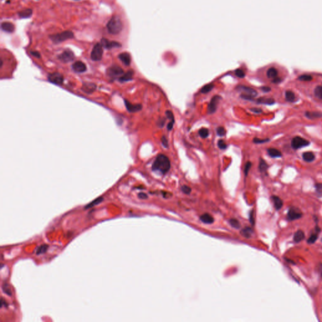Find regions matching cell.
Instances as JSON below:
<instances>
[{
  "label": "cell",
  "mask_w": 322,
  "mask_h": 322,
  "mask_svg": "<svg viewBox=\"0 0 322 322\" xmlns=\"http://www.w3.org/2000/svg\"><path fill=\"white\" fill-rule=\"evenodd\" d=\"M171 168L169 159L164 154H159L157 156L152 164V170L158 171L162 174L168 173Z\"/></svg>",
  "instance_id": "obj_1"
},
{
  "label": "cell",
  "mask_w": 322,
  "mask_h": 322,
  "mask_svg": "<svg viewBox=\"0 0 322 322\" xmlns=\"http://www.w3.org/2000/svg\"><path fill=\"white\" fill-rule=\"evenodd\" d=\"M108 30L111 34L116 35L122 30L123 23L118 16H113L107 23Z\"/></svg>",
  "instance_id": "obj_2"
},
{
  "label": "cell",
  "mask_w": 322,
  "mask_h": 322,
  "mask_svg": "<svg viewBox=\"0 0 322 322\" xmlns=\"http://www.w3.org/2000/svg\"><path fill=\"white\" fill-rule=\"evenodd\" d=\"M73 38H74V33H73V32L69 30L64 31L50 36V39L55 44L61 43L62 42H64L67 40L71 39Z\"/></svg>",
  "instance_id": "obj_3"
},
{
  "label": "cell",
  "mask_w": 322,
  "mask_h": 322,
  "mask_svg": "<svg viewBox=\"0 0 322 322\" xmlns=\"http://www.w3.org/2000/svg\"><path fill=\"white\" fill-rule=\"evenodd\" d=\"M309 144L310 143H309L308 140L299 136H296L292 138L291 140V147L292 149L295 150L306 147V146L309 145Z\"/></svg>",
  "instance_id": "obj_4"
},
{
  "label": "cell",
  "mask_w": 322,
  "mask_h": 322,
  "mask_svg": "<svg viewBox=\"0 0 322 322\" xmlns=\"http://www.w3.org/2000/svg\"><path fill=\"white\" fill-rule=\"evenodd\" d=\"M103 54V46L101 43L95 44L91 53V58L93 61H99L102 58Z\"/></svg>",
  "instance_id": "obj_5"
},
{
  "label": "cell",
  "mask_w": 322,
  "mask_h": 322,
  "mask_svg": "<svg viewBox=\"0 0 322 322\" xmlns=\"http://www.w3.org/2000/svg\"><path fill=\"white\" fill-rule=\"evenodd\" d=\"M106 73L108 76L112 78H115L116 77H118L121 76V75H123L124 73L123 70L120 67L116 65L111 66L110 68L108 69Z\"/></svg>",
  "instance_id": "obj_6"
},
{
  "label": "cell",
  "mask_w": 322,
  "mask_h": 322,
  "mask_svg": "<svg viewBox=\"0 0 322 322\" xmlns=\"http://www.w3.org/2000/svg\"><path fill=\"white\" fill-rule=\"evenodd\" d=\"M303 213L298 208L296 207H291L287 213V219L290 221H293L295 220L299 219L302 217Z\"/></svg>",
  "instance_id": "obj_7"
},
{
  "label": "cell",
  "mask_w": 322,
  "mask_h": 322,
  "mask_svg": "<svg viewBox=\"0 0 322 322\" xmlns=\"http://www.w3.org/2000/svg\"><path fill=\"white\" fill-rule=\"evenodd\" d=\"M236 89L238 91L242 92L244 94L248 95L249 97H251L252 98L256 97L257 96V92L255 89L248 86H244V85H239L237 86Z\"/></svg>",
  "instance_id": "obj_8"
},
{
  "label": "cell",
  "mask_w": 322,
  "mask_h": 322,
  "mask_svg": "<svg viewBox=\"0 0 322 322\" xmlns=\"http://www.w3.org/2000/svg\"><path fill=\"white\" fill-rule=\"evenodd\" d=\"M74 54L73 51H70V50H66L62 52L61 55L58 56V58L62 62H69L74 59Z\"/></svg>",
  "instance_id": "obj_9"
},
{
  "label": "cell",
  "mask_w": 322,
  "mask_h": 322,
  "mask_svg": "<svg viewBox=\"0 0 322 322\" xmlns=\"http://www.w3.org/2000/svg\"><path fill=\"white\" fill-rule=\"evenodd\" d=\"M48 79L50 82L57 85H61L64 81L63 76L58 73H54L50 74L48 76Z\"/></svg>",
  "instance_id": "obj_10"
},
{
  "label": "cell",
  "mask_w": 322,
  "mask_h": 322,
  "mask_svg": "<svg viewBox=\"0 0 322 322\" xmlns=\"http://www.w3.org/2000/svg\"><path fill=\"white\" fill-rule=\"evenodd\" d=\"M220 98L221 97L218 95H216L212 98L208 108V111L209 114H213L216 111Z\"/></svg>",
  "instance_id": "obj_11"
},
{
  "label": "cell",
  "mask_w": 322,
  "mask_h": 322,
  "mask_svg": "<svg viewBox=\"0 0 322 322\" xmlns=\"http://www.w3.org/2000/svg\"><path fill=\"white\" fill-rule=\"evenodd\" d=\"M101 44L102 45L103 47L106 48V49H111L113 48H117L120 47L121 44L115 41H109L108 39H102L101 40Z\"/></svg>",
  "instance_id": "obj_12"
},
{
  "label": "cell",
  "mask_w": 322,
  "mask_h": 322,
  "mask_svg": "<svg viewBox=\"0 0 322 322\" xmlns=\"http://www.w3.org/2000/svg\"><path fill=\"white\" fill-rule=\"evenodd\" d=\"M72 68L74 70V71H75V72L78 73H84L87 69L86 64L84 63V62L80 61H78L76 62H75L72 66Z\"/></svg>",
  "instance_id": "obj_13"
},
{
  "label": "cell",
  "mask_w": 322,
  "mask_h": 322,
  "mask_svg": "<svg viewBox=\"0 0 322 322\" xmlns=\"http://www.w3.org/2000/svg\"><path fill=\"white\" fill-rule=\"evenodd\" d=\"M125 106H126L127 110L130 113H135L137 112L142 110V105L140 104H133L131 103H130L127 100H125Z\"/></svg>",
  "instance_id": "obj_14"
},
{
  "label": "cell",
  "mask_w": 322,
  "mask_h": 322,
  "mask_svg": "<svg viewBox=\"0 0 322 322\" xmlns=\"http://www.w3.org/2000/svg\"><path fill=\"white\" fill-rule=\"evenodd\" d=\"M118 58L125 66H129L131 62V57L127 52H123L119 54Z\"/></svg>",
  "instance_id": "obj_15"
},
{
  "label": "cell",
  "mask_w": 322,
  "mask_h": 322,
  "mask_svg": "<svg viewBox=\"0 0 322 322\" xmlns=\"http://www.w3.org/2000/svg\"><path fill=\"white\" fill-rule=\"evenodd\" d=\"M267 151L269 156L272 158H279L283 156L281 152L275 148H269Z\"/></svg>",
  "instance_id": "obj_16"
},
{
  "label": "cell",
  "mask_w": 322,
  "mask_h": 322,
  "mask_svg": "<svg viewBox=\"0 0 322 322\" xmlns=\"http://www.w3.org/2000/svg\"><path fill=\"white\" fill-rule=\"evenodd\" d=\"M273 202L274 203V207L276 210H279L280 209H281L283 206V200L277 196H273L271 197Z\"/></svg>",
  "instance_id": "obj_17"
},
{
  "label": "cell",
  "mask_w": 322,
  "mask_h": 322,
  "mask_svg": "<svg viewBox=\"0 0 322 322\" xmlns=\"http://www.w3.org/2000/svg\"><path fill=\"white\" fill-rule=\"evenodd\" d=\"M303 159L306 162H312L315 159V155L312 152H304L302 154Z\"/></svg>",
  "instance_id": "obj_18"
},
{
  "label": "cell",
  "mask_w": 322,
  "mask_h": 322,
  "mask_svg": "<svg viewBox=\"0 0 322 322\" xmlns=\"http://www.w3.org/2000/svg\"><path fill=\"white\" fill-rule=\"evenodd\" d=\"M1 29L6 32L12 33L15 30V26L10 22H3L1 23Z\"/></svg>",
  "instance_id": "obj_19"
},
{
  "label": "cell",
  "mask_w": 322,
  "mask_h": 322,
  "mask_svg": "<svg viewBox=\"0 0 322 322\" xmlns=\"http://www.w3.org/2000/svg\"><path fill=\"white\" fill-rule=\"evenodd\" d=\"M257 103L258 104H267V105H272L275 103V100L273 98H266V97H261L257 99Z\"/></svg>",
  "instance_id": "obj_20"
},
{
  "label": "cell",
  "mask_w": 322,
  "mask_h": 322,
  "mask_svg": "<svg viewBox=\"0 0 322 322\" xmlns=\"http://www.w3.org/2000/svg\"><path fill=\"white\" fill-rule=\"evenodd\" d=\"M200 220L206 224H211L214 222V218L213 216L208 214V213H204L200 216Z\"/></svg>",
  "instance_id": "obj_21"
},
{
  "label": "cell",
  "mask_w": 322,
  "mask_h": 322,
  "mask_svg": "<svg viewBox=\"0 0 322 322\" xmlns=\"http://www.w3.org/2000/svg\"><path fill=\"white\" fill-rule=\"evenodd\" d=\"M305 116L308 119H316L320 118L322 117V113L319 111H306L305 112Z\"/></svg>",
  "instance_id": "obj_22"
},
{
  "label": "cell",
  "mask_w": 322,
  "mask_h": 322,
  "mask_svg": "<svg viewBox=\"0 0 322 322\" xmlns=\"http://www.w3.org/2000/svg\"><path fill=\"white\" fill-rule=\"evenodd\" d=\"M133 75V71L132 70H128V72H127L125 74H123L122 76H120L119 78V81L121 82H126V81H130L132 79Z\"/></svg>",
  "instance_id": "obj_23"
},
{
  "label": "cell",
  "mask_w": 322,
  "mask_h": 322,
  "mask_svg": "<svg viewBox=\"0 0 322 322\" xmlns=\"http://www.w3.org/2000/svg\"><path fill=\"white\" fill-rule=\"evenodd\" d=\"M304 237H305V235L304 232L301 230H299L296 232V233H295L293 240L296 243H299V242H300L301 241L304 240Z\"/></svg>",
  "instance_id": "obj_24"
},
{
  "label": "cell",
  "mask_w": 322,
  "mask_h": 322,
  "mask_svg": "<svg viewBox=\"0 0 322 322\" xmlns=\"http://www.w3.org/2000/svg\"><path fill=\"white\" fill-rule=\"evenodd\" d=\"M32 15V10L30 9V8H27L25 10H23L19 12L18 15L20 18H30Z\"/></svg>",
  "instance_id": "obj_25"
},
{
  "label": "cell",
  "mask_w": 322,
  "mask_h": 322,
  "mask_svg": "<svg viewBox=\"0 0 322 322\" xmlns=\"http://www.w3.org/2000/svg\"><path fill=\"white\" fill-rule=\"evenodd\" d=\"M266 74H267V78H268L269 79H273L278 77V70L275 68H271L268 70H267Z\"/></svg>",
  "instance_id": "obj_26"
},
{
  "label": "cell",
  "mask_w": 322,
  "mask_h": 322,
  "mask_svg": "<svg viewBox=\"0 0 322 322\" xmlns=\"http://www.w3.org/2000/svg\"><path fill=\"white\" fill-rule=\"evenodd\" d=\"M285 98L288 102H293L296 99V96L294 92L292 91L287 90L285 92Z\"/></svg>",
  "instance_id": "obj_27"
},
{
  "label": "cell",
  "mask_w": 322,
  "mask_h": 322,
  "mask_svg": "<svg viewBox=\"0 0 322 322\" xmlns=\"http://www.w3.org/2000/svg\"><path fill=\"white\" fill-rule=\"evenodd\" d=\"M240 233L245 238H250L253 233V230L250 227H245L242 230Z\"/></svg>",
  "instance_id": "obj_28"
},
{
  "label": "cell",
  "mask_w": 322,
  "mask_h": 322,
  "mask_svg": "<svg viewBox=\"0 0 322 322\" xmlns=\"http://www.w3.org/2000/svg\"><path fill=\"white\" fill-rule=\"evenodd\" d=\"M82 89L85 92L90 93L95 90L96 86L94 84H85Z\"/></svg>",
  "instance_id": "obj_29"
},
{
  "label": "cell",
  "mask_w": 322,
  "mask_h": 322,
  "mask_svg": "<svg viewBox=\"0 0 322 322\" xmlns=\"http://www.w3.org/2000/svg\"><path fill=\"white\" fill-rule=\"evenodd\" d=\"M103 201V197H99L98 198H97L96 199L93 200V202H92L91 203H89L87 205H86L85 206V209H88V208H92L95 205H97V204L101 203Z\"/></svg>",
  "instance_id": "obj_30"
},
{
  "label": "cell",
  "mask_w": 322,
  "mask_h": 322,
  "mask_svg": "<svg viewBox=\"0 0 322 322\" xmlns=\"http://www.w3.org/2000/svg\"><path fill=\"white\" fill-rule=\"evenodd\" d=\"M259 168L261 172L262 173L266 172V171L267 170V169H268V165H267L266 162L264 159H260Z\"/></svg>",
  "instance_id": "obj_31"
},
{
  "label": "cell",
  "mask_w": 322,
  "mask_h": 322,
  "mask_svg": "<svg viewBox=\"0 0 322 322\" xmlns=\"http://www.w3.org/2000/svg\"><path fill=\"white\" fill-rule=\"evenodd\" d=\"M48 249H49V246H48L47 245H45V244L39 246V247L37 249V250H36V254H37V255L43 254L45 253L47 251Z\"/></svg>",
  "instance_id": "obj_32"
},
{
  "label": "cell",
  "mask_w": 322,
  "mask_h": 322,
  "mask_svg": "<svg viewBox=\"0 0 322 322\" xmlns=\"http://www.w3.org/2000/svg\"><path fill=\"white\" fill-rule=\"evenodd\" d=\"M315 96L320 99H322V86H317L314 90Z\"/></svg>",
  "instance_id": "obj_33"
},
{
  "label": "cell",
  "mask_w": 322,
  "mask_h": 322,
  "mask_svg": "<svg viewBox=\"0 0 322 322\" xmlns=\"http://www.w3.org/2000/svg\"><path fill=\"white\" fill-rule=\"evenodd\" d=\"M213 87H214V85L212 84H208L204 86L202 89H201V93L203 94H206L213 89Z\"/></svg>",
  "instance_id": "obj_34"
},
{
  "label": "cell",
  "mask_w": 322,
  "mask_h": 322,
  "mask_svg": "<svg viewBox=\"0 0 322 322\" xmlns=\"http://www.w3.org/2000/svg\"><path fill=\"white\" fill-rule=\"evenodd\" d=\"M199 136L203 138V139H206V137L209 135V131L206 128H202L199 130Z\"/></svg>",
  "instance_id": "obj_35"
},
{
  "label": "cell",
  "mask_w": 322,
  "mask_h": 322,
  "mask_svg": "<svg viewBox=\"0 0 322 322\" xmlns=\"http://www.w3.org/2000/svg\"><path fill=\"white\" fill-rule=\"evenodd\" d=\"M298 80L301 81H311L312 79H313V77L311 76V75H309V74H303V75H301V76H299L298 78Z\"/></svg>",
  "instance_id": "obj_36"
},
{
  "label": "cell",
  "mask_w": 322,
  "mask_h": 322,
  "mask_svg": "<svg viewBox=\"0 0 322 322\" xmlns=\"http://www.w3.org/2000/svg\"><path fill=\"white\" fill-rule=\"evenodd\" d=\"M2 289H3V292H4V293H5V294L7 295L8 296H12V292H11V289H10V287L9 285H8V284H6V283H4V284H3Z\"/></svg>",
  "instance_id": "obj_37"
},
{
  "label": "cell",
  "mask_w": 322,
  "mask_h": 322,
  "mask_svg": "<svg viewBox=\"0 0 322 322\" xmlns=\"http://www.w3.org/2000/svg\"><path fill=\"white\" fill-rule=\"evenodd\" d=\"M229 223L231 225L232 227L238 229L240 227V223L239 222V221L235 218H231L229 220Z\"/></svg>",
  "instance_id": "obj_38"
},
{
  "label": "cell",
  "mask_w": 322,
  "mask_h": 322,
  "mask_svg": "<svg viewBox=\"0 0 322 322\" xmlns=\"http://www.w3.org/2000/svg\"><path fill=\"white\" fill-rule=\"evenodd\" d=\"M318 236V233H312L311 235L309 236V237L308 238L307 242L309 244H314L315 242H316V240H317Z\"/></svg>",
  "instance_id": "obj_39"
},
{
  "label": "cell",
  "mask_w": 322,
  "mask_h": 322,
  "mask_svg": "<svg viewBox=\"0 0 322 322\" xmlns=\"http://www.w3.org/2000/svg\"><path fill=\"white\" fill-rule=\"evenodd\" d=\"M217 135L220 137H223L226 135V130L223 127H219L216 129Z\"/></svg>",
  "instance_id": "obj_40"
},
{
  "label": "cell",
  "mask_w": 322,
  "mask_h": 322,
  "mask_svg": "<svg viewBox=\"0 0 322 322\" xmlns=\"http://www.w3.org/2000/svg\"><path fill=\"white\" fill-rule=\"evenodd\" d=\"M251 167H252V163L250 162H247L245 164L244 171V174H245V175H246V176L248 175V173L249 172L250 168H251Z\"/></svg>",
  "instance_id": "obj_41"
},
{
  "label": "cell",
  "mask_w": 322,
  "mask_h": 322,
  "mask_svg": "<svg viewBox=\"0 0 322 322\" xmlns=\"http://www.w3.org/2000/svg\"><path fill=\"white\" fill-rule=\"evenodd\" d=\"M269 141V139H259V138H254V140H253V142H254L255 144H264V143H266V142H267Z\"/></svg>",
  "instance_id": "obj_42"
},
{
  "label": "cell",
  "mask_w": 322,
  "mask_h": 322,
  "mask_svg": "<svg viewBox=\"0 0 322 322\" xmlns=\"http://www.w3.org/2000/svg\"><path fill=\"white\" fill-rule=\"evenodd\" d=\"M181 191L186 194H190L191 192V188L187 186L184 185L181 187Z\"/></svg>",
  "instance_id": "obj_43"
},
{
  "label": "cell",
  "mask_w": 322,
  "mask_h": 322,
  "mask_svg": "<svg viewBox=\"0 0 322 322\" xmlns=\"http://www.w3.org/2000/svg\"><path fill=\"white\" fill-rule=\"evenodd\" d=\"M235 74L236 76L240 78H244L245 76V73L244 72L243 70L240 69H237L235 70Z\"/></svg>",
  "instance_id": "obj_44"
},
{
  "label": "cell",
  "mask_w": 322,
  "mask_h": 322,
  "mask_svg": "<svg viewBox=\"0 0 322 322\" xmlns=\"http://www.w3.org/2000/svg\"><path fill=\"white\" fill-rule=\"evenodd\" d=\"M218 147H219L220 149H222V150L226 149H227V144H225V142L223 140H218Z\"/></svg>",
  "instance_id": "obj_45"
},
{
  "label": "cell",
  "mask_w": 322,
  "mask_h": 322,
  "mask_svg": "<svg viewBox=\"0 0 322 322\" xmlns=\"http://www.w3.org/2000/svg\"><path fill=\"white\" fill-rule=\"evenodd\" d=\"M166 115L167 117H168V118L171 120V121H174V115H173L172 111H169V110L166 111Z\"/></svg>",
  "instance_id": "obj_46"
},
{
  "label": "cell",
  "mask_w": 322,
  "mask_h": 322,
  "mask_svg": "<svg viewBox=\"0 0 322 322\" xmlns=\"http://www.w3.org/2000/svg\"><path fill=\"white\" fill-rule=\"evenodd\" d=\"M161 141H162V144L163 146L165 147L166 148H168V140H167V139H166L165 136H163L162 137Z\"/></svg>",
  "instance_id": "obj_47"
},
{
  "label": "cell",
  "mask_w": 322,
  "mask_h": 322,
  "mask_svg": "<svg viewBox=\"0 0 322 322\" xmlns=\"http://www.w3.org/2000/svg\"><path fill=\"white\" fill-rule=\"evenodd\" d=\"M250 110L252 112L254 113H257V114L261 113L262 112V110L261 109V108H250Z\"/></svg>",
  "instance_id": "obj_48"
},
{
  "label": "cell",
  "mask_w": 322,
  "mask_h": 322,
  "mask_svg": "<svg viewBox=\"0 0 322 322\" xmlns=\"http://www.w3.org/2000/svg\"><path fill=\"white\" fill-rule=\"evenodd\" d=\"M317 271H318V274H320L321 278L322 279V264L321 263H320V264H318Z\"/></svg>",
  "instance_id": "obj_49"
},
{
  "label": "cell",
  "mask_w": 322,
  "mask_h": 322,
  "mask_svg": "<svg viewBox=\"0 0 322 322\" xmlns=\"http://www.w3.org/2000/svg\"><path fill=\"white\" fill-rule=\"evenodd\" d=\"M138 197L142 199H145L148 198V196L147 194H145L144 193H140L139 194H138Z\"/></svg>",
  "instance_id": "obj_50"
},
{
  "label": "cell",
  "mask_w": 322,
  "mask_h": 322,
  "mask_svg": "<svg viewBox=\"0 0 322 322\" xmlns=\"http://www.w3.org/2000/svg\"><path fill=\"white\" fill-rule=\"evenodd\" d=\"M261 89L262 91L265 92V93H268V92L271 91V88L269 86H262L261 87Z\"/></svg>",
  "instance_id": "obj_51"
},
{
  "label": "cell",
  "mask_w": 322,
  "mask_h": 322,
  "mask_svg": "<svg viewBox=\"0 0 322 322\" xmlns=\"http://www.w3.org/2000/svg\"><path fill=\"white\" fill-rule=\"evenodd\" d=\"M272 82H273L274 84H279V83H280L281 82V79L280 78H275L274 79H273V81H272Z\"/></svg>",
  "instance_id": "obj_52"
},
{
  "label": "cell",
  "mask_w": 322,
  "mask_h": 322,
  "mask_svg": "<svg viewBox=\"0 0 322 322\" xmlns=\"http://www.w3.org/2000/svg\"><path fill=\"white\" fill-rule=\"evenodd\" d=\"M31 54L33 56H34L37 58H40V53L39 52H37V51H32V52H31Z\"/></svg>",
  "instance_id": "obj_53"
},
{
  "label": "cell",
  "mask_w": 322,
  "mask_h": 322,
  "mask_svg": "<svg viewBox=\"0 0 322 322\" xmlns=\"http://www.w3.org/2000/svg\"><path fill=\"white\" fill-rule=\"evenodd\" d=\"M174 123V121H171V122L169 123V124L168 125V130H172V128H173V127Z\"/></svg>",
  "instance_id": "obj_54"
},
{
  "label": "cell",
  "mask_w": 322,
  "mask_h": 322,
  "mask_svg": "<svg viewBox=\"0 0 322 322\" xmlns=\"http://www.w3.org/2000/svg\"><path fill=\"white\" fill-rule=\"evenodd\" d=\"M3 304H4V306H5V307H7V306H8V304H7L6 302H5V300L3 299V298H1V304H0V307L2 308V307L3 306Z\"/></svg>",
  "instance_id": "obj_55"
}]
</instances>
